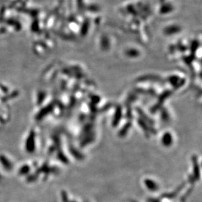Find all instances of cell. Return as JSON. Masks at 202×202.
<instances>
[{
  "label": "cell",
  "mask_w": 202,
  "mask_h": 202,
  "mask_svg": "<svg viewBox=\"0 0 202 202\" xmlns=\"http://www.w3.org/2000/svg\"><path fill=\"white\" fill-rule=\"evenodd\" d=\"M146 185H147L148 189L151 190H156L158 189V186L156 185V183L151 180H147L146 181Z\"/></svg>",
  "instance_id": "obj_3"
},
{
  "label": "cell",
  "mask_w": 202,
  "mask_h": 202,
  "mask_svg": "<svg viewBox=\"0 0 202 202\" xmlns=\"http://www.w3.org/2000/svg\"><path fill=\"white\" fill-rule=\"evenodd\" d=\"M34 135L32 134L29 136L26 142V149L28 152H32L34 149Z\"/></svg>",
  "instance_id": "obj_1"
},
{
  "label": "cell",
  "mask_w": 202,
  "mask_h": 202,
  "mask_svg": "<svg viewBox=\"0 0 202 202\" xmlns=\"http://www.w3.org/2000/svg\"><path fill=\"white\" fill-rule=\"evenodd\" d=\"M0 161H1L3 166H4V167L7 170H11L12 168V164H11L9 161L7 160V159L4 156L0 157Z\"/></svg>",
  "instance_id": "obj_2"
},
{
  "label": "cell",
  "mask_w": 202,
  "mask_h": 202,
  "mask_svg": "<svg viewBox=\"0 0 202 202\" xmlns=\"http://www.w3.org/2000/svg\"><path fill=\"white\" fill-rule=\"evenodd\" d=\"M171 141H172V138L171 136H170V134H165L163 137V143L164 145H169L170 143H171Z\"/></svg>",
  "instance_id": "obj_4"
},
{
  "label": "cell",
  "mask_w": 202,
  "mask_h": 202,
  "mask_svg": "<svg viewBox=\"0 0 202 202\" xmlns=\"http://www.w3.org/2000/svg\"><path fill=\"white\" fill-rule=\"evenodd\" d=\"M28 170H29V167H28V166H26V167H24L22 168V169L21 171H20V172H21L22 173L24 174V173H27V172L28 171Z\"/></svg>",
  "instance_id": "obj_5"
}]
</instances>
